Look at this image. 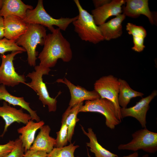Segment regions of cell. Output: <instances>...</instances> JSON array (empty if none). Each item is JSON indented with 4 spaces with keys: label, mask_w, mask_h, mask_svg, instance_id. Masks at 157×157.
Wrapping results in <instances>:
<instances>
[{
    "label": "cell",
    "mask_w": 157,
    "mask_h": 157,
    "mask_svg": "<svg viewBox=\"0 0 157 157\" xmlns=\"http://www.w3.org/2000/svg\"><path fill=\"white\" fill-rule=\"evenodd\" d=\"M72 57L70 44L58 28L47 34L43 49L38 58L39 65L50 68L55 66L59 59L68 62Z\"/></svg>",
    "instance_id": "1"
},
{
    "label": "cell",
    "mask_w": 157,
    "mask_h": 157,
    "mask_svg": "<svg viewBox=\"0 0 157 157\" xmlns=\"http://www.w3.org/2000/svg\"><path fill=\"white\" fill-rule=\"evenodd\" d=\"M45 27L37 24L28 23L26 32L20 36L15 41L18 46H21L26 50L27 54V60L29 65L36 66L37 46L44 45L47 34Z\"/></svg>",
    "instance_id": "2"
},
{
    "label": "cell",
    "mask_w": 157,
    "mask_h": 157,
    "mask_svg": "<svg viewBox=\"0 0 157 157\" xmlns=\"http://www.w3.org/2000/svg\"><path fill=\"white\" fill-rule=\"evenodd\" d=\"M79 12L78 19L72 22L74 30L83 41L97 44L104 40L93 17L82 7L78 0H74Z\"/></svg>",
    "instance_id": "3"
},
{
    "label": "cell",
    "mask_w": 157,
    "mask_h": 157,
    "mask_svg": "<svg viewBox=\"0 0 157 157\" xmlns=\"http://www.w3.org/2000/svg\"><path fill=\"white\" fill-rule=\"evenodd\" d=\"M78 17L77 15L72 18L62 17L54 18L45 10L42 0H39L36 7L28 10L25 19L23 20L26 23L39 24L46 27L52 32L55 28L53 26L58 27L60 30L65 31L69 25Z\"/></svg>",
    "instance_id": "4"
},
{
    "label": "cell",
    "mask_w": 157,
    "mask_h": 157,
    "mask_svg": "<svg viewBox=\"0 0 157 157\" xmlns=\"http://www.w3.org/2000/svg\"><path fill=\"white\" fill-rule=\"evenodd\" d=\"M34 69L35 71L27 74L26 76L30 78L31 81L29 83H26V85L36 93L39 97V99L43 106H47L49 112H55L57 109L56 98L61 92H59L55 98L51 97L42 78L43 75L49 74L51 69L40 65L35 66Z\"/></svg>",
    "instance_id": "5"
},
{
    "label": "cell",
    "mask_w": 157,
    "mask_h": 157,
    "mask_svg": "<svg viewBox=\"0 0 157 157\" xmlns=\"http://www.w3.org/2000/svg\"><path fill=\"white\" fill-rule=\"evenodd\" d=\"M132 140L126 144L118 147L119 150L137 151L139 150L150 154L157 151V133L151 131L146 127L136 131L132 134Z\"/></svg>",
    "instance_id": "6"
},
{
    "label": "cell",
    "mask_w": 157,
    "mask_h": 157,
    "mask_svg": "<svg viewBox=\"0 0 157 157\" xmlns=\"http://www.w3.org/2000/svg\"><path fill=\"white\" fill-rule=\"evenodd\" d=\"M80 112H92L99 113L105 118V124L111 129H114L116 126L121 122L118 119L115 106L110 100L100 98L93 101H86L79 110Z\"/></svg>",
    "instance_id": "7"
},
{
    "label": "cell",
    "mask_w": 157,
    "mask_h": 157,
    "mask_svg": "<svg viewBox=\"0 0 157 157\" xmlns=\"http://www.w3.org/2000/svg\"><path fill=\"white\" fill-rule=\"evenodd\" d=\"M119 84L117 78L110 75L102 76L97 80L94 84V88L100 98L107 99L113 104L117 116L121 122L123 119L118 100Z\"/></svg>",
    "instance_id": "8"
},
{
    "label": "cell",
    "mask_w": 157,
    "mask_h": 157,
    "mask_svg": "<svg viewBox=\"0 0 157 157\" xmlns=\"http://www.w3.org/2000/svg\"><path fill=\"white\" fill-rule=\"evenodd\" d=\"M22 52L14 51L6 55H1L2 62L0 66V84L12 87L20 83L26 85L24 75H19L16 72L13 63L15 56Z\"/></svg>",
    "instance_id": "9"
},
{
    "label": "cell",
    "mask_w": 157,
    "mask_h": 157,
    "mask_svg": "<svg viewBox=\"0 0 157 157\" xmlns=\"http://www.w3.org/2000/svg\"><path fill=\"white\" fill-rule=\"evenodd\" d=\"M157 95V91L154 90L148 96L142 98L135 105L129 108H120L122 118L128 117L135 118L143 128L146 127V115L149 109L150 102Z\"/></svg>",
    "instance_id": "10"
},
{
    "label": "cell",
    "mask_w": 157,
    "mask_h": 157,
    "mask_svg": "<svg viewBox=\"0 0 157 157\" xmlns=\"http://www.w3.org/2000/svg\"><path fill=\"white\" fill-rule=\"evenodd\" d=\"M0 117L5 122L3 131L1 135L3 137L7 131L9 126L15 122L26 124L31 117L29 114L24 113L23 109H18L11 107L5 101L3 103V105L0 106Z\"/></svg>",
    "instance_id": "11"
},
{
    "label": "cell",
    "mask_w": 157,
    "mask_h": 157,
    "mask_svg": "<svg viewBox=\"0 0 157 157\" xmlns=\"http://www.w3.org/2000/svg\"><path fill=\"white\" fill-rule=\"evenodd\" d=\"M56 81L65 84L69 88L71 95L69 103L70 106L72 107L84 101H93L100 98L94 90L88 91L81 86L76 85L66 78L58 79Z\"/></svg>",
    "instance_id": "12"
},
{
    "label": "cell",
    "mask_w": 157,
    "mask_h": 157,
    "mask_svg": "<svg viewBox=\"0 0 157 157\" xmlns=\"http://www.w3.org/2000/svg\"><path fill=\"white\" fill-rule=\"evenodd\" d=\"M125 3V0H113L100 7L92 10L94 22L99 26L105 22L110 17L117 16L122 12V6Z\"/></svg>",
    "instance_id": "13"
},
{
    "label": "cell",
    "mask_w": 157,
    "mask_h": 157,
    "mask_svg": "<svg viewBox=\"0 0 157 157\" xmlns=\"http://www.w3.org/2000/svg\"><path fill=\"white\" fill-rule=\"evenodd\" d=\"M4 37L15 42L27 30L28 23L19 17L9 15L3 18Z\"/></svg>",
    "instance_id": "14"
},
{
    "label": "cell",
    "mask_w": 157,
    "mask_h": 157,
    "mask_svg": "<svg viewBox=\"0 0 157 157\" xmlns=\"http://www.w3.org/2000/svg\"><path fill=\"white\" fill-rule=\"evenodd\" d=\"M126 6H124L123 11L126 16L136 18L140 15H143L148 19L150 23L154 24L153 15L149 9L148 0H126Z\"/></svg>",
    "instance_id": "15"
},
{
    "label": "cell",
    "mask_w": 157,
    "mask_h": 157,
    "mask_svg": "<svg viewBox=\"0 0 157 157\" xmlns=\"http://www.w3.org/2000/svg\"><path fill=\"white\" fill-rule=\"evenodd\" d=\"M33 9L32 6L26 4L21 0H4L0 10V16L4 18L13 15L24 20L27 10Z\"/></svg>",
    "instance_id": "16"
},
{
    "label": "cell",
    "mask_w": 157,
    "mask_h": 157,
    "mask_svg": "<svg viewBox=\"0 0 157 157\" xmlns=\"http://www.w3.org/2000/svg\"><path fill=\"white\" fill-rule=\"evenodd\" d=\"M40 129V131L29 149L44 151L49 153L55 146L56 139L49 135L51 128L49 125H44Z\"/></svg>",
    "instance_id": "17"
},
{
    "label": "cell",
    "mask_w": 157,
    "mask_h": 157,
    "mask_svg": "<svg viewBox=\"0 0 157 157\" xmlns=\"http://www.w3.org/2000/svg\"><path fill=\"white\" fill-rule=\"evenodd\" d=\"M126 16L120 14L107 22L99 26L104 40L109 41L120 37L122 33V23Z\"/></svg>",
    "instance_id": "18"
},
{
    "label": "cell",
    "mask_w": 157,
    "mask_h": 157,
    "mask_svg": "<svg viewBox=\"0 0 157 157\" xmlns=\"http://www.w3.org/2000/svg\"><path fill=\"white\" fill-rule=\"evenodd\" d=\"M24 126L18 129L17 131L20 134L19 138L21 140L25 152L30 149L35 140L37 131L44 124L43 120L34 122L30 120Z\"/></svg>",
    "instance_id": "19"
},
{
    "label": "cell",
    "mask_w": 157,
    "mask_h": 157,
    "mask_svg": "<svg viewBox=\"0 0 157 157\" xmlns=\"http://www.w3.org/2000/svg\"><path fill=\"white\" fill-rule=\"evenodd\" d=\"M3 100L9 105L14 106H17L26 110L31 117V120L36 122L40 121L36 111L33 110L30 107V103L26 102L23 97H17L12 95L7 91L6 86L3 85H0V100Z\"/></svg>",
    "instance_id": "20"
},
{
    "label": "cell",
    "mask_w": 157,
    "mask_h": 157,
    "mask_svg": "<svg viewBox=\"0 0 157 157\" xmlns=\"http://www.w3.org/2000/svg\"><path fill=\"white\" fill-rule=\"evenodd\" d=\"M83 133L89 138V142L86 143L88 147H90V151L94 154L95 157H116L118 156L103 147L98 142L96 135L92 129L89 128L87 132L80 125Z\"/></svg>",
    "instance_id": "21"
},
{
    "label": "cell",
    "mask_w": 157,
    "mask_h": 157,
    "mask_svg": "<svg viewBox=\"0 0 157 157\" xmlns=\"http://www.w3.org/2000/svg\"><path fill=\"white\" fill-rule=\"evenodd\" d=\"M120 84L118 97V102L122 108H126L131 99L138 97H142L144 94L132 89L127 82L124 80L118 79Z\"/></svg>",
    "instance_id": "22"
},
{
    "label": "cell",
    "mask_w": 157,
    "mask_h": 157,
    "mask_svg": "<svg viewBox=\"0 0 157 157\" xmlns=\"http://www.w3.org/2000/svg\"><path fill=\"white\" fill-rule=\"evenodd\" d=\"M83 105V102H82L72 107L69 106L63 114L65 117L66 123L68 129V142L70 143L76 123L79 120L77 118V115L79 113L80 108Z\"/></svg>",
    "instance_id": "23"
},
{
    "label": "cell",
    "mask_w": 157,
    "mask_h": 157,
    "mask_svg": "<svg viewBox=\"0 0 157 157\" xmlns=\"http://www.w3.org/2000/svg\"><path fill=\"white\" fill-rule=\"evenodd\" d=\"M79 147L78 145H74L73 143L62 147H55L47 154L46 157H75L74 151Z\"/></svg>",
    "instance_id": "24"
},
{
    "label": "cell",
    "mask_w": 157,
    "mask_h": 157,
    "mask_svg": "<svg viewBox=\"0 0 157 157\" xmlns=\"http://www.w3.org/2000/svg\"><path fill=\"white\" fill-rule=\"evenodd\" d=\"M68 129L66 123L65 117L63 114L61 125L59 131L56 132V138L55 147L60 148L66 146L67 144Z\"/></svg>",
    "instance_id": "25"
},
{
    "label": "cell",
    "mask_w": 157,
    "mask_h": 157,
    "mask_svg": "<svg viewBox=\"0 0 157 157\" xmlns=\"http://www.w3.org/2000/svg\"><path fill=\"white\" fill-rule=\"evenodd\" d=\"M14 51H26L24 49L17 45L14 41L8 40L5 38L0 40V54L1 55H3L7 52Z\"/></svg>",
    "instance_id": "26"
},
{
    "label": "cell",
    "mask_w": 157,
    "mask_h": 157,
    "mask_svg": "<svg viewBox=\"0 0 157 157\" xmlns=\"http://www.w3.org/2000/svg\"><path fill=\"white\" fill-rule=\"evenodd\" d=\"M126 30L129 34L133 36L140 37L144 38L147 35L146 31L143 27L130 23L127 24Z\"/></svg>",
    "instance_id": "27"
},
{
    "label": "cell",
    "mask_w": 157,
    "mask_h": 157,
    "mask_svg": "<svg viewBox=\"0 0 157 157\" xmlns=\"http://www.w3.org/2000/svg\"><path fill=\"white\" fill-rule=\"evenodd\" d=\"M14 146L12 150L4 157H23L25 150L21 140L18 138L14 141Z\"/></svg>",
    "instance_id": "28"
},
{
    "label": "cell",
    "mask_w": 157,
    "mask_h": 157,
    "mask_svg": "<svg viewBox=\"0 0 157 157\" xmlns=\"http://www.w3.org/2000/svg\"><path fill=\"white\" fill-rule=\"evenodd\" d=\"M133 38L134 46L132 49L138 52L142 51L145 47L144 44V38L138 36H133Z\"/></svg>",
    "instance_id": "29"
},
{
    "label": "cell",
    "mask_w": 157,
    "mask_h": 157,
    "mask_svg": "<svg viewBox=\"0 0 157 157\" xmlns=\"http://www.w3.org/2000/svg\"><path fill=\"white\" fill-rule=\"evenodd\" d=\"M14 141L10 140L7 143L0 144V157H4L13 149L14 146Z\"/></svg>",
    "instance_id": "30"
},
{
    "label": "cell",
    "mask_w": 157,
    "mask_h": 157,
    "mask_svg": "<svg viewBox=\"0 0 157 157\" xmlns=\"http://www.w3.org/2000/svg\"><path fill=\"white\" fill-rule=\"evenodd\" d=\"M47 153L44 151L28 150L25 152L23 157H46Z\"/></svg>",
    "instance_id": "31"
},
{
    "label": "cell",
    "mask_w": 157,
    "mask_h": 157,
    "mask_svg": "<svg viewBox=\"0 0 157 157\" xmlns=\"http://www.w3.org/2000/svg\"><path fill=\"white\" fill-rule=\"evenodd\" d=\"M111 1L108 0H93V2L95 8H96L109 3Z\"/></svg>",
    "instance_id": "32"
},
{
    "label": "cell",
    "mask_w": 157,
    "mask_h": 157,
    "mask_svg": "<svg viewBox=\"0 0 157 157\" xmlns=\"http://www.w3.org/2000/svg\"><path fill=\"white\" fill-rule=\"evenodd\" d=\"M4 37L3 18L0 16V40Z\"/></svg>",
    "instance_id": "33"
},
{
    "label": "cell",
    "mask_w": 157,
    "mask_h": 157,
    "mask_svg": "<svg viewBox=\"0 0 157 157\" xmlns=\"http://www.w3.org/2000/svg\"><path fill=\"white\" fill-rule=\"evenodd\" d=\"M138 153L137 151L131 154L122 157H138ZM116 157H119L117 156Z\"/></svg>",
    "instance_id": "34"
},
{
    "label": "cell",
    "mask_w": 157,
    "mask_h": 157,
    "mask_svg": "<svg viewBox=\"0 0 157 157\" xmlns=\"http://www.w3.org/2000/svg\"><path fill=\"white\" fill-rule=\"evenodd\" d=\"M3 3V0H0V10L1 9Z\"/></svg>",
    "instance_id": "35"
},
{
    "label": "cell",
    "mask_w": 157,
    "mask_h": 157,
    "mask_svg": "<svg viewBox=\"0 0 157 157\" xmlns=\"http://www.w3.org/2000/svg\"><path fill=\"white\" fill-rule=\"evenodd\" d=\"M142 157H149L148 154H145Z\"/></svg>",
    "instance_id": "36"
},
{
    "label": "cell",
    "mask_w": 157,
    "mask_h": 157,
    "mask_svg": "<svg viewBox=\"0 0 157 157\" xmlns=\"http://www.w3.org/2000/svg\"><path fill=\"white\" fill-rule=\"evenodd\" d=\"M88 156L89 157H91L90 156V155H89V153H88Z\"/></svg>",
    "instance_id": "37"
}]
</instances>
